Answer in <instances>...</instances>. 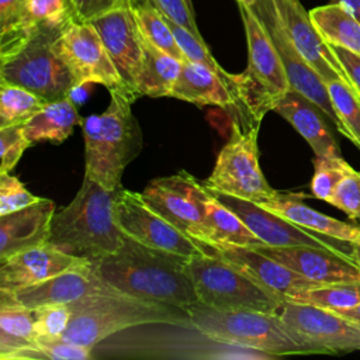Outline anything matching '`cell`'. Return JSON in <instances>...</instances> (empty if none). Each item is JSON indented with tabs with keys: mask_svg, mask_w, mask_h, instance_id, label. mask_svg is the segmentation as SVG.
Listing matches in <instances>:
<instances>
[{
	"mask_svg": "<svg viewBox=\"0 0 360 360\" xmlns=\"http://www.w3.org/2000/svg\"><path fill=\"white\" fill-rule=\"evenodd\" d=\"M187 262L184 256L149 248L125 236L115 253L91 262V269L122 294L187 309L200 302Z\"/></svg>",
	"mask_w": 360,
	"mask_h": 360,
	"instance_id": "obj_1",
	"label": "cell"
},
{
	"mask_svg": "<svg viewBox=\"0 0 360 360\" xmlns=\"http://www.w3.org/2000/svg\"><path fill=\"white\" fill-rule=\"evenodd\" d=\"M121 187L105 188L84 174L75 198L55 212L48 242L87 262L115 253L125 239L115 221V201Z\"/></svg>",
	"mask_w": 360,
	"mask_h": 360,
	"instance_id": "obj_2",
	"label": "cell"
},
{
	"mask_svg": "<svg viewBox=\"0 0 360 360\" xmlns=\"http://www.w3.org/2000/svg\"><path fill=\"white\" fill-rule=\"evenodd\" d=\"M110 91V104L101 114L83 118L84 174L110 190L121 187L125 167L141 153L142 131L132 114L135 98L122 89Z\"/></svg>",
	"mask_w": 360,
	"mask_h": 360,
	"instance_id": "obj_3",
	"label": "cell"
},
{
	"mask_svg": "<svg viewBox=\"0 0 360 360\" xmlns=\"http://www.w3.org/2000/svg\"><path fill=\"white\" fill-rule=\"evenodd\" d=\"M69 307L72 318L62 339L90 349L108 336L134 326L162 323L193 328L186 309L143 301L117 290L86 295Z\"/></svg>",
	"mask_w": 360,
	"mask_h": 360,
	"instance_id": "obj_4",
	"label": "cell"
},
{
	"mask_svg": "<svg viewBox=\"0 0 360 360\" xmlns=\"http://www.w3.org/2000/svg\"><path fill=\"white\" fill-rule=\"evenodd\" d=\"M193 329L226 345L266 353L273 359L291 354H312L284 328L278 314L252 309H217L201 302L186 309Z\"/></svg>",
	"mask_w": 360,
	"mask_h": 360,
	"instance_id": "obj_5",
	"label": "cell"
},
{
	"mask_svg": "<svg viewBox=\"0 0 360 360\" xmlns=\"http://www.w3.org/2000/svg\"><path fill=\"white\" fill-rule=\"evenodd\" d=\"M232 112L231 136L204 184L211 191L259 202L278 193L267 183L259 163L257 136L262 120L242 104Z\"/></svg>",
	"mask_w": 360,
	"mask_h": 360,
	"instance_id": "obj_6",
	"label": "cell"
},
{
	"mask_svg": "<svg viewBox=\"0 0 360 360\" xmlns=\"http://www.w3.org/2000/svg\"><path fill=\"white\" fill-rule=\"evenodd\" d=\"M65 25H39L22 46L0 59V82L31 90L48 103L69 97L77 86L55 48Z\"/></svg>",
	"mask_w": 360,
	"mask_h": 360,
	"instance_id": "obj_7",
	"label": "cell"
},
{
	"mask_svg": "<svg viewBox=\"0 0 360 360\" xmlns=\"http://www.w3.org/2000/svg\"><path fill=\"white\" fill-rule=\"evenodd\" d=\"M238 4L248 44V68L245 72L235 75V87L239 104L245 105L255 117L263 120L264 114L274 110L278 100L291 86L264 25L252 7Z\"/></svg>",
	"mask_w": 360,
	"mask_h": 360,
	"instance_id": "obj_8",
	"label": "cell"
},
{
	"mask_svg": "<svg viewBox=\"0 0 360 360\" xmlns=\"http://www.w3.org/2000/svg\"><path fill=\"white\" fill-rule=\"evenodd\" d=\"M187 271L198 301L217 309H252L280 314L283 300L225 259L201 253L188 259Z\"/></svg>",
	"mask_w": 360,
	"mask_h": 360,
	"instance_id": "obj_9",
	"label": "cell"
},
{
	"mask_svg": "<svg viewBox=\"0 0 360 360\" xmlns=\"http://www.w3.org/2000/svg\"><path fill=\"white\" fill-rule=\"evenodd\" d=\"M210 194V188L186 170L153 179L142 191L150 208L201 246L207 240L205 201Z\"/></svg>",
	"mask_w": 360,
	"mask_h": 360,
	"instance_id": "obj_10",
	"label": "cell"
},
{
	"mask_svg": "<svg viewBox=\"0 0 360 360\" xmlns=\"http://www.w3.org/2000/svg\"><path fill=\"white\" fill-rule=\"evenodd\" d=\"M278 315L288 333L312 354L360 350V326L332 311L284 301Z\"/></svg>",
	"mask_w": 360,
	"mask_h": 360,
	"instance_id": "obj_11",
	"label": "cell"
},
{
	"mask_svg": "<svg viewBox=\"0 0 360 360\" xmlns=\"http://www.w3.org/2000/svg\"><path fill=\"white\" fill-rule=\"evenodd\" d=\"M55 48L72 72L77 87L97 83L108 90L122 89L128 91L98 31L91 22L69 20L56 38Z\"/></svg>",
	"mask_w": 360,
	"mask_h": 360,
	"instance_id": "obj_12",
	"label": "cell"
},
{
	"mask_svg": "<svg viewBox=\"0 0 360 360\" xmlns=\"http://www.w3.org/2000/svg\"><path fill=\"white\" fill-rule=\"evenodd\" d=\"M115 221L125 236L149 248L172 252L187 259L205 253L198 242L150 208L142 193L120 188L115 201Z\"/></svg>",
	"mask_w": 360,
	"mask_h": 360,
	"instance_id": "obj_13",
	"label": "cell"
},
{
	"mask_svg": "<svg viewBox=\"0 0 360 360\" xmlns=\"http://www.w3.org/2000/svg\"><path fill=\"white\" fill-rule=\"evenodd\" d=\"M252 10L257 18L264 25L269 37L271 38L278 56L283 62L284 70L287 73L290 86L292 90L300 91L312 103H315L332 121L336 129H340V122L338 114L330 101L328 89L322 77L311 68V65L302 58L292 41L285 34L281 22L276 14L271 0H256Z\"/></svg>",
	"mask_w": 360,
	"mask_h": 360,
	"instance_id": "obj_14",
	"label": "cell"
},
{
	"mask_svg": "<svg viewBox=\"0 0 360 360\" xmlns=\"http://www.w3.org/2000/svg\"><path fill=\"white\" fill-rule=\"evenodd\" d=\"M212 194L228 208H231L248 228L260 238L267 246L271 248H288V246H311L321 248L330 252L350 255L338 243L329 240L330 238L319 236L318 233L301 228L288 219L260 207L255 201L243 200L239 197L215 193Z\"/></svg>",
	"mask_w": 360,
	"mask_h": 360,
	"instance_id": "obj_15",
	"label": "cell"
},
{
	"mask_svg": "<svg viewBox=\"0 0 360 360\" xmlns=\"http://www.w3.org/2000/svg\"><path fill=\"white\" fill-rule=\"evenodd\" d=\"M98 31L127 90L138 98L136 84L145 59V38L129 6L90 21Z\"/></svg>",
	"mask_w": 360,
	"mask_h": 360,
	"instance_id": "obj_16",
	"label": "cell"
},
{
	"mask_svg": "<svg viewBox=\"0 0 360 360\" xmlns=\"http://www.w3.org/2000/svg\"><path fill=\"white\" fill-rule=\"evenodd\" d=\"M276 14L281 22L288 38L292 41L302 58L311 65V68L322 77L323 82L332 79H340L347 83L350 82L346 76L345 69L335 56L329 44L323 41L321 34L316 31L309 11L304 8L300 0H271ZM353 89V87H352Z\"/></svg>",
	"mask_w": 360,
	"mask_h": 360,
	"instance_id": "obj_17",
	"label": "cell"
},
{
	"mask_svg": "<svg viewBox=\"0 0 360 360\" xmlns=\"http://www.w3.org/2000/svg\"><path fill=\"white\" fill-rule=\"evenodd\" d=\"M112 290L94 273L90 262L17 291H0V301L15 302L34 309L52 304L69 305L86 295Z\"/></svg>",
	"mask_w": 360,
	"mask_h": 360,
	"instance_id": "obj_18",
	"label": "cell"
},
{
	"mask_svg": "<svg viewBox=\"0 0 360 360\" xmlns=\"http://www.w3.org/2000/svg\"><path fill=\"white\" fill-rule=\"evenodd\" d=\"M207 253L217 255L232 263L250 278L259 283L271 294L283 301L287 297L315 285H321L308 280L283 263L263 255L257 249L240 246H202Z\"/></svg>",
	"mask_w": 360,
	"mask_h": 360,
	"instance_id": "obj_19",
	"label": "cell"
},
{
	"mask_svg": "<svg viewBox=\"0 0 360 360\" xmlns=\"http://www.w3.org/2000/svg\"><path fill=\"white\" fill-rule=\"evenodd\" d=\"M86 263L90 262L45 242L0 262V291H17Z\"/></svg>",
	"mask_w": 360,
	"mask_h": 360,
	"instance_id": "obj_20",
	"label": "cell"
},
{
	"mask_svg": "<svg viewBox=\"0 0 360 360\" xmlns=\"http://www.w3.org/2000/svg\"><path fill=\"white\" fill-rule=\"evenodd\" d=\"M257 250L318 284L360 281V269L350 255L311 246H264Z\"/></svg>",
	"mask_w": 360,
	"mask_h": 360,
	"instance_id": "obj_21",
	"label": "cell"
},
{
	"mask_svg": "<svg viewBox=\"0 0 360 360\" xmlns=\"http://www.w3.org/2000/svg\"><path fill=\"white\" fill-rule=\"evenodd\" d=\"M55 212L52 200L39 198L25 208L0 215V262L48 242Z\"/></svg>",
	"mask_w": 360,
	"mask_h": 360,
	"instance_id": "obj_22",
	"label": "cell"
},
{
	"mask_svg": "<svg viewBox=\"0 0 360 360\" xmlns=\"http://www.w3.org/2000/svg\"><path fill=\"white\" fill-rule=\"evenodd\" d=\"M170 97L202 105L235 110L239 104L235 75L222 76L205 65L184 60Z\"/></svg>",
	"mask_w": 360,
	"mask_h": 360,
	"instance_id": "obj_23",
	"label": "cell"
},
{
	"mask_svg": "<svg viewBox=\"0 0 360 360\" xmlns=\"http://www.w3.org/2000/svg\"><path fill=\"white\" fill-rule=\"evenodd\" d=\"M274 111L295 128L315 156H342L339 143L325 120L326 114L304 94L290 89L278 100Z\"/></svg>",
	"mask_w": 360,
	"mask_h": 360,
	"instance_id": "obj_24",
	"label": "cell"
},
{
	"mask_svg": "<svg viewBox=\"0 0 360 360\" xmlns=\"http://www.w3.org/2000/svg\"><path fill=\"white\" fill-rule=\"evenodd\" d=\"M302 194L277 193L256 204L318 235L346 243L360 242V225L347 224L322 214L302 202Z\"/></svg>",
	"mask_w": 360,
	"mask_h": 360,
	"instance_id": "obj_25",
	"label": "cell"
},
{
	"mask_svg": "<svg viewBox=\"0 0 360 360\" xmlns=\"http://www.w3.org/2000/svg\"><path fill=\"white\" fill-rule=\"evenodd\" d=\"M205 232L207 240L202 246H240L252 249L267 246L212 191L205 201Z\"/></svg>",
	"mask_w": 360,
	"mask_h": 360,
	"instance_id": "obj_26",
	"label": "cell"
},
{
	"mask_svg": "<svg viewBox=\"0 0 360 360\" xmlns=\"http://www.w3.org/2000/svg\"><path fill=\"white\" fill-rule=\"evenodd\" d=\"M80 117L70 96L46 103L45 107L24 124L25 136L31 143L51 142L62 143L68 139L76 125H82Z\"/></svg>",
	"mask_w": 360,
	"mask_h": 360,
	"instance_id": "obj_27",
	"label": "cell"
},
{
	"mask_svg": "<svg viewBox=\"0 0 360 360\" xmlns=\"http://www.w3.org/2000/svg\"><path fill=\"white\" fill-rule=\"evenodd\" d=\"M183 62L145 39V59L136 84L139 97H170L181 73Z\"/></svg>",
	"mask_w": 360,
	"mask_h": 360,
	"instance_id": "obj_28",
	"label": "cell"
},
{
	"mask_svg": "<svg viewBox=\"0 0 360 360\" xmlns=\"http://www.w3.org/2000/svg\"><path fill=\"white\" fill-rule=\"evenodd\" d=\"M309 17L329 45H338L360 55V20L340 4L328 3L309 11Z\"/></svg>",
	"mask_w": 360,
	"mask_h": 360,
	"instance_id": "obj_29",
	"label": "cell"
},
{
	"mask_svg": "<svg viewBox=\"0 0 360 360\" xmlns=\"http://www.w3.org/2000/svg\"><path fill=\"white\" fill-rule=\"evenodd\" d=\"M34 311L15 302L0 301V359L8 360L35 343Z\"/></svg>",
	"mask_w": 360,
	"mask_h": 360,
	"instance_id": "obj_30",
	"label": "cell"
},
{
	"mask_svg": "<svg viewBox=\"0 0 360 360\" xmlns=\"http://www.w3.org/2000/svg\"><path fill=\"white\" fill-rule=\"evenodd\" d=\"M128 6L148 42L180 60H187L173 35L166 15L150 0H129Z\"/></svg>",
	"mask_w": 360,
	"mask_h": 360,
	"instance_id": "obj_31",
	"label": "cell"
},
{
	"mask_svg": "<svg viewBox=\"0 0 360 360\" xmlns=\"http://www.w3.org/2000/svg\"><path fill=\"white\" fill-rule=\"evenodd\" d=\"M31 0H0V59L14 53L39 27L30 20Z\"/></svg>",
	"mask_w": 360,
	"mask_h": 360,
	"instance_id": "obj_32",
	"label": "cell"
},
{
	"mask_svg": "<svg viewBox=\"0 0 360 360\" xmlns=\"http://www.w3.org/2000/svg\"><path fill=\"white\" fill-rule=\"evenodd\" d=\"M285 301L308 304L328 311L349 309L360 304V281L315 285L287 297Z\"/></svg>",
	"mask_w": 360,
	"mask_h": 360,
	"instance_id": "obj_33",
	"label": "cell"
},
{
	"mask_svg": "<svg viewBox=\"0 0 360 360\" xmlns=\"http://www.w3.org/2000/svg\"><path fill=\"white\" fill-rule=\"evenodd\" d=\"M325 84L340 122L339 132L360 150V96L340 79L328 80Z\"/></svg>",
	"mask_w": 360,
	"mask_h": 360,
	"instance_id": "obj_34",
	"label": "cell"
},
{
	"mask_svg": "<svg viewBox=\"0 0 360 360\" xmlns=\"http://www.w3.org/2000/svg\"><path fill=\"white\" fill-rule=\"evenodd\" d=\"M46 103L48 101L31 90L0 82V127L25 124L41 111Z\"/></svg>",
	"mask_w": 360,
	"mask_h": 360,
	"instance_id": "obj_35",
	"label": "cell"
},
{
	"mask_svg": "<svg viewBox=\"0 0 360 360\" xmlns=\"http://www.w3.org/2000/svg\"><path fill=\"white\" fill-rule=\"evenodd\" d=\"M91 350L62 338H37L31 347L14 353L10 360H87Z\"/></svg>",
	"mask_w": 360,
	"mask_h": 360,
	"instance_id": "obj_36",
	"label": "cell"
},
{
	"mask_svg": "<svg viewBox=\"0 0 360 360\" xmlns=\"http://www.w3.org/2000/svg\"><path fill=\"white\" fill-rule=\"evenodd\" d=\"M353 170L343 156H315L311 180L312 195L329 202L339 183Z\"/></svg>",
	"mask_w": 360,
	"mask_h": 360,
	"instance_id": "obj_37",
	"label": "cell"
},
{
	"mask_svg": "<svg viewBox=\"0 0 360 360\" xmlns=\"http://www.w3.org/2000/svg\"><path fill=\"white\" fill-rule=\"evenodd\" d=\"M167 21H169V25L173 31V35H174L180 49L183 51L187 60L205 65L210 69H212L217 73H219L222 76H226V77L231 75L225 69H222L221 65L215 60V58L211 55V52H210V49H208V46H207V44L204 42L202 38L194 35L191 31H188L183 25H180V24H177V22H174L169 18H167Z\"/></svg>",
	"mask_w": 360,
	"mask_h": 360,
	"instance_id": "obj_38",
	"label": "cell"
},
{
	"mask_svg": "<svg viewBox=\"0 0 360 360\" xmlns=\"http://www.w3.org/2000/svg\"><path fill=\"white\" fill-rule=\"evenodd\" d=\"M32 311L35 338H62L72 318V309L66 304L44 305Z\"/></svg>",
	"mask_w": 360,
	"mask_h": 360,
	"instance_id": "obj_39",
	"label": "cell"
},
{
	"mask_svg": "<svg viewBox=\"0 0 360 360\" xmlns=\"http://www.w3.org/2000/svg\"><path fill=\"white\" fill-rule=\"evenodd\" d=\"M31 145L32 143L25 136L24 124L0 127V173H11V169H14L25 149Z\"/></svg>",
	"mask_w": 360,
	"mask_h": 360,
	"instance_id": "obj_40",
	"label": "cell"
},
{
	"mask_svg": "<svg viewBox=\"0 0 360 360\" xmlns=\"http://www.w3.org/2000/svg\"><path fill=\"white\" fill-rule=\"evenodd\" d=\"M39 198L41 197L31 194L11 173H0V215L25 208Z\"/></svg>",
	"mask_w": 360,
	"mask_h": 360,
	"instance_id": "obj_41",
	"label": "cell"
},
{
	"mask_svg": "<svg viewBox=\"0 0 360 360\" xmlns=\"http://www.w3.org/2000/svg\"><path fill=\"white\" fill-rule=\"evenodd\" d=\"M328 204L343 211L350 219L360 221V172H350L339 183Z\"/></svg>",
	"mask_w": 360,
	"mask_h": 360,
	"instance_id": "obj_42",
	"label": "cell"
},
{
	"mask_svg": "<svg viewBox=\"0 0 360 360\" xmlns=\"http://www.w3.org/2000/svg\"><path fill=\"white\" fill-rule=\"evenodd\" d=\"M72 18L65 0H31L30 20L32 25H65Z\"/></svg>",
	"mask_w": 360,
	"mask_h": 360,
	"instance_id": "obj_43",
	"label": "cell"
},
{
	"mask_svg": "<svg viewBox=\"0 0 360 360\" xmlns=\"http://www.w3.org/2000/svg\"><path fill=\"white\" fill-rule=\"evenodd\" d=\"M73 20L90 22L129 4V0H65Z\"/></svg>",
	"mask_w": 360,
	"mask_h": 360,
	"instance_id": "obj_44",
	"label": "cell"
},
{
	"mask_svg": "<svg viewBox=\"0 0 360 360\" xmlns=\"http://www.w3.org/2000/svg\"><path fill=\"white\" fill-rule=\"evenodd\" d=\"M169 20L183 25L188 31H191L194 35L201 37L195 18H194V10L190 8L186 0H150Z\"/></svg>",
	"mask_w": 360,
	"mask_h": 360,
	"instance_id": "obj_45",
	"label": "cell"
},
{
	"mask_svg": "<svg viewBox=\"0 0 360 360\" xmlns=\"http://www.w3.org/2000/svg\"><path fill=\"white\" fill-rule=\"evenodd\" d=\"M329 46L333 51L338 60L340 62L342 68L345 69L352 87L360 96V55L338 45H329Z\"/></svg>",
	"mask_w": 360,
	"mask_h": 360,
	"instance_id": "obj_46",
	"label": "cell"
},
{
	"mask_svg": "<svg viewBox=\"0 0 360 360\" xmlns=\"http://www.w3.org/2000/svg\"><path fill=\"white\" fill-rule=\"evenodd\" d=\"M338 315H340L342 318L350 321L352 323L360 326V304H357L356 307L353 308H349V309H340V311H332Z\"/></svg>",
	"mask_w": 360,
	"mask_h": 360,
	"instance_id": "obj_47",
	"label": "cell"
},
{
	"mask_svg": "<svg viewBox=\"0 0 360 360\" xmlns=\"http://www.w3.org/2000/svg\"><path fill=\"white\" fill-rule=\"evenodd\" d=\"M330 3L340 4L347 8L354 17L360 20V0H330Z\"/></svg>",
	"mask_w": 360,
	"mask_h": 360,
	"instance_id": "obj_48",
	"label": "cell"
},
{
	"mask_svg": "<svg viewBox=\"0 0 360 360\" xmlns=\"http://www.w3.org/2000/svg\"><path fill=\"white\" fill-rule=\"evenodd\" d=\"M349 253L353 259V262L357 264V267L360 269V242H354V243H349Z\"/></svg>",
	"mask_w": 360,
	"mask_h": 360,
	"instance_id": "obj_49",
	"label": "cell"
},
{
	"mask_svg": "<svg viewBox=\"0 0 360 360\" xmlns=\"http://www.w3.org/2000/svg\"><path fill=\"white\" fill-rule=\"evenodd\" d=\"M238 3H240V4H246V6H249V7H252L255 3H256V0H236Z\"/></svg>",
	"mask_w": 360,
	"mask_h": 360,
	"instance_id": "obj_50",
	"label": "cell"
},
{
	"mask_svg": "<svg viewBox=\"0 0 360 360\" xmlns=\"http://www.w3.org/2000/svg\"><path fill=\"white\" fill-rule=\"evenodd\" d=\"M186 1H187V4L190 6V8H191V10H194V8H193V0H186Z\"/></svg>",
	"mask_w": 360,
	"mask_h": 360,
	"instance_id": "obj_51",
	"label": "cell"
}]
</instances>
